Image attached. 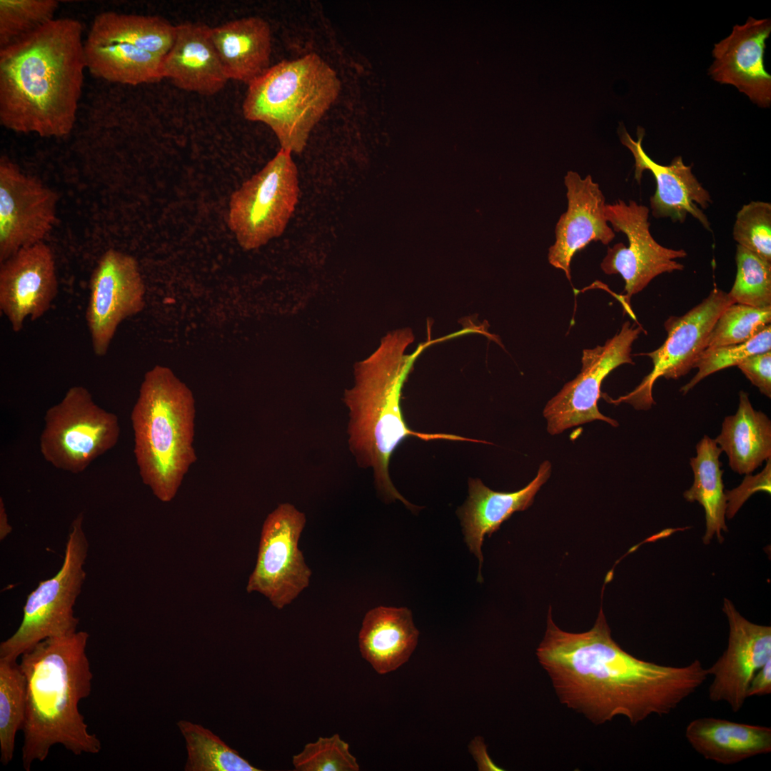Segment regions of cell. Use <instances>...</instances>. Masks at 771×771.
<instances>
[{"mask_svg": "<svg viewBox=\"0 0 771 771\" xmlns=\"http://www.w3.org/2000/svg\"><path fill=\"white\" fill-rule=\"evenodd\" d=\"M770 33V19L750 16L743 24L735 25L728 36L715 44L714 61L708 69L714 81L734 86L762 108L771 104V76L764 64Z\"/></svg>", "mask_w": 771, "mask_h": 771, "instance_id": "19", "label": "cell"}, {"mask_svg": "<svg viewBox=\"0 0 771 771\" xmlns=\"http://www.w3.org/2000/svg\"><path fill=\"white\" fill-rule=\"evenodd\" d=\"M84 26L54 18L0 49V124L61 138L74 128L86 70Z\"/></svg>", "mask_w": 771, "mask_h": 771, "instance_id": "2", "label": "cell"}, {"mask_svg": "<svg viewBox=\"0 0 771 771\" xmlns=\"http://www.w3.org/2000/svg\"><path fill=\"white\" fill-rule=\"evenodd\" d=\"M732 236L737 245L771 262V204L751 201L736 215Z\"/></svg>", "mask_w": 771, "mask_h": 771, "instance_id": "36", "label": "cell"}, {"mask_svg": "<svg viewBox=\"0 0 771 771\" xmlns=\"http://www.w3.org/2000/svg\"><path fill=\"white\" fill-rule=\"evenodd\" d=\"M145 286L136 260L119 250L106 251L90 278L86 321L94 353L106 355L121 323L144 306Z\"/></svg>", "mask_w": 771, "mask_h": 771, "instance_id": "14", "label": "cell"}, {"mask_svg": "<svg viewBox=\"0 0 771 771\" xmlns=\"http://www.w3.org/2000/svg\"><path fill=\"white\" fill-rule=\"evenodd\" d=\"M84 513L71 522L64 561L57 573L41 581L27 596L22 620L15 633L0 644V658L17 660L39 642L76 633L79 620L74 608L86 578L89 542Z\"/></svg>", "mask_w": 771, "mask_h": 771, "instance_id": "7", "label": "cell"}, {"mask_svg": "<svg viewBox=\"0 0 771 771\" xmlns=\"http://www.w3.org/2000/svg\"><path fill=\"white\" fill-rule=\"evenodd\" d=\"M714 440L726 453L730 468L740 475L752 474L771 458V421L753 408L748 393L742 390L736 413L724 418Z\"/></svg>", "mask_w": 771, "mask_h": 771, "instance_id": "26", "label": "cell"}, {"mask_svg": "<svg viewBox=\"0 0 771 771\" xmlns=\"http://www.w3.org/2000/svg\"><path fill=\"white\" fill-rule=\"evenodd\" d=\"M737 274L728 293L734 303L771 308V262L737 245Z\"/></svg>", "mask_w": 771, "mask_h": 771, "instance_id": "32", "label": "cell"}, {"mask_svg": "<svg viewBox=\"0 0 771 771\" xmlns=\"http://www.w3.org/2000/svg\"><path fill=\"white\" fill-rule=\"evenodd\" d=\"M722 611L729 624L727 646L709 668L712 702H725L734 712L741 710L755 672L771 659V627L751 623L725 598Z\"/></svg>", "mask_w": 771, "mask_h": 771, "instance_id": "16", "label": "cell"}, {"mask_svg": "<svg viewBox=\"0 0 771 771\" xmlns=\"http://www.w3.org/2000/svg\"><path fill=\"white\" fill-rule=\"evenodd\" d=\"M177 725L188 751L186 771H259L211 730L181 720Z\"/></svg>", "mask_w": 771, "mask_h": 771, "instance_id": "30", "label": "cell"}, {"mask_svg": "<svg viewBox=\"0 0 771 771\" xmlns=\"http://www.w3.org/2000/svg\"><path fill=\"white\" fill-rule=\"evenodd\" d=\"M737 366L762 394L771 398V351L750 356Z\"/></svg>", "mask_w": 771, "mask_h": 771, "instance_id": "39", "label": "cell"}, {"mask_svg": "<svg viewBox=\"0 0 771 771\" xmlns=\"http://www.w3.org/2000/svg\"><path fill=\"white\" fill-rule=\"evenodd\" d=\"M685 737L705 759L732 765L771 752V728L716 717H700L689 722Z\"/></svg>", "mask_w": 771, "mask_h": 771, "instance_id": "25", "label": "cell"}, {"mask_svg": "<svg viewBox=\"0 0 771 771\" xmlns=\"http://www.w3.org/2000/svg\"><path fill=\"white\" fill-rule=\"evenodd\" d=\"M620 142L633 153L635 159V178L640 183L644 171H650L656 181V190L650 199L652 215L670 218L682 223L688 214L711 231L710 223L702 210L709 207L712 198L692 172V166L684 163L681 156H675L668 165H660L645 152L642 141L644 128L638 126V141H635L621 123L618 129Z\"/></svg>", "mask_w": 771, "mask_h": 771, "instance_id": "18", "label": "cell"}, {"mask_svg": "<svg viewBox=\"0 0 771 771\" xmlns=\"http://www.w3.org/2000/svg\"><path fill=\"white\" fill-rule=\"evenodd\" d=\"M306 522L303 513L286 503L270 513L262 526L246 591L263 595L278 610L291 603L310 583L312 573L298 548Z\"/></svg>", "mask_w": 771, "mask_h": 771, "instance_id": "10", "label": "cell"}, {"mask_svg": "<svg viewBox=\"0 0 771 771\" xmlns=\"http://www.w3.org/2000/svg\"><path fill=\"white\" fill-rule=\"evenodd\" d=\"M296 771H358L360 766L349 745L338 734L306 744L292 759Z\"/></svg>", "mask_w": 771, "mask_h": 771, "instance_id": "37", "label": "cell"}, {"mask_svg": "<svg viewBox=\"0 0 771 771\" xmlns=\"http://www.w3.org/2000/svg\"><path fill=\"white\" fill-rule=\"evenodd\" d=\"M3 498H0V540H4L11 532Z\"/></svg>", "mask_w": 771, "mask_h": 771, "instance_id": "42", "label": "cell"}, {"mask_svg": "<svg viewBox=\"0 0 771 771\" xmlns=\"http://www.w3.org/2000/svg\"><path fill=\"white\" fill-rule=\"evenodd\" d=\"M131 420L141 480L169 503L197 459L193 393L171 369L156 366L144 376Z\"/></svg>", "mask_w": 771, "mask_h": 771, "instance_id": "5", "label": "cell"}, {"mask_svg": "<svg viewBox=\"0 0 771 771\" xmlns=\"http://www.w3.org/2000/svg\"><path fill=\"white\" fill-rule=\"evenodd\" d=\"M0 263V310L17 333L26 319L42 317L56 297L54 255L41 242L20 249Z\"/></svg>", "mask_w": 771, "mask_h": 771, "instance_id": "17", "label": "cell"}, {"mask_svg": "<svg viewBox=\"0 0 771 771\" xmlns=\"http://www.w3.org/2000/svg\"><path fill=\"white\" fill-rule=\"evenodd\" d=\"M643 331L640 326L625 322L620 331L603 346L584 349L580 373L567 383L560 391L550 400L543 410L548 421V431L556 435L571 427L595 420H603L612 426L618 421L603 415L598 410V400L601 397L604 378L617 367L630 363L632 346Z\"/></svg>", "mask_w": 771, "mask_h": 771, "instance_id": "13", "label": "cell"}, {"mask_svg": "<svg viewBox=\"0 0 771 771\" xmlns=\"http://www.w3.org/2000/svg\"><path fill=\"white\" fill-rule=\"evenodd\" d=\"M771 322V308H756L732 303L720 314L707 341L706 348L745 342Z\"/></svg>", "mask_w": 771, "mask_h": 771, "instance_id": "34", "label": "cell"}, {"mask_svg": "<svg viewBox=\"0 0 771 771\" xmlns=\"http://www.w3.org/2000/svg\"><path fill=\"white\" fill-rule=\"evenodd\" d=\"M211 34L229 80L248 85L271 66V30L265 19H234L211 27Z\"/></svg>", "mask_w": 771, "mask_h": 771, "instance_id": "24", "label": "cell"}, {"mask_svg": "<svg viewBox=\"0 0 771 771\" xmlns=\"http://www.w3.org/2000/svg\"><path fill=\"white\" fill-rule=\"evenodd\" d=\"M341 90L336 71L310 53L271 66L249 84L242 112L246 120L268 126L281 148L301 153Z\"/></svg>", "mask_w": 771, "mask_h": 771, "instance_id": "6", "label": "cell"}, {"mask_svg": "<svg viewBox=\"0 0 771 771\" xmlns=\"http://www.w3.org/2000/svg\"><path fill=\"white\" fill-rule=\"evenodd\" d=\"M734 303L727 293L715 287L699 304L681 316H670L664 323L667 338L656 350L639 356H647L652 362V369L631 392L611 399L613 404L628 403L637 410H649L655 404L652 388L660 377L677 380L688 373L702 352L706 348L708 336L722 311Z\"/></svg>", "mask_w": 771, "mask_h": 771, "instance_id": "11", "label": "cell"}, {"mask_svg": "<svg viewBox=\"0 0 771 771\" xmlns=\"http://www.w3.org/2000/svg\"><path fill=\"white\" fill-rule=\"evenodd\" d=\"M696 456L690 460L693 483L683 496L690 503L698 502L704 508L706 530L703 543L709 544L715 534L722 543L724 539L721 533L727 531L724 470L720 461L722 450L714 439L705 435L696 445Z\"/></svg>", "mask_w": 771, "mask_h": 771, "instance_id": "28", "label": "cell"}, {"mask_svg": "<svg viewBox=\"0 0 771 771\" xmlns=\"http://www.w3.org/2000/svg\"><path fill=\"white\" fill-rule=\"evenodd\" d=\"M89 33L130 44L163 58L173 43L176 25L157 16L105 11L95 17Z\"/></svg>", "mask_w": 771, "mask_h": 771, "instance_id": "29", "label": "cell"}, {"mask_svg": "<svg viewBox=\"0 0 771 771\" xmlns=\"http://www.w3.org/2000/svg\"><path fill=\"white\" fill-rule=\"evenodd\" d=\"M771 351V326L764 328L751 339L737 344L705 348L694 365L697 372L680 391L685 395L708 376L722 369L737 366L746 358Z\"/></svg>", "mask_w": 771, "mask_h": 771, "instance_id": "35", "label": "cell"}, {"mask_svg": "<svg viewBox=\"0 0 771 771\" xmlns=\"http://www.w3.org/2000/svg\"><path fill=\"white\" fill-rule=\"evenodd\" d=\"M564 183L568 208L555 225V241L548 249V258L570 281V263L575 253L591 241L608 245L615 234L608 223L605 198L590 174L582 178L577 172L569 171Z\"/></svg>", "mask_w": 771, "mask_h": 771, "instance_id": "20", "label": "cell"}, {"mask_svg": "<svg viewBox=\"0 0 771 771\" xmlns=\"http://www.w3.org/2000/svg\"><path fill=\"white\" fill-rule=\"evenodd\" d=\"M771 693V659L760 668L752 677L747 691V698L764 696Z\"/></svg>", "mask_w": 771, "mask_h": 771, "instance_id": "40", "label": "cell"}, {"mask_svg": "<svg viewBox=\"0 0 771 771\" xmlns=\"http://www.w3.org/2000/svg\"><path fill=\"white\" fill-rule=\"evenodd\" d=\"M650 209L630 200L621 199L606 204L605 216L615 232H623L628 240V246L618 243L608 247L600 263L608 275L620 274L625 281L623 296L626 310L630 313V298L642 291L659 275L682 271L684 266L676 259L685 258L683 249H672L657 243L650 231Z\"/></svg>", "mask_w": 771, "mask_h": 771, "instance_id": "12", "label": "cell"}, {"mask_svg": "<svg viewBox=\"0 0 771 771\" xmlns=\"http://www.w3.org/2000/svg\"><path fill=\"white\" fill-rule=\"evenodd\" d=\"M560 702L599 725L617 716L635 725L671 713L708 677L700 660L680 667L638 659L612 638L603 608L593 627L569 633L547 617L536 650Z\"/></svg>", "mask_w": 771, "mask_h": 771, "instance_id": "1", "label": "cell"}, {"mask_svg": "<svg viewBox=\"0 0 771 771\" xmlns=\"http://www.w3.org/2000/svg\"><path fill=\"white\" fill-rule=\"evenodd\" d=\"M84 51L86 70L104 81L137 86L163 79V58L130 44L88 33Z\"/></svg>", "mask_w": 771, "mask_h": 771, "instance_id": "27", "label": "cell"}, {"mask_svg": "<svg viewBox=\"0 0 771 771\" xmlns=\"http://www.w3.org/2000/svg\"><path fill=\"white\" fill-rule=\"evenodd\" d=\"M40 437L43 458L53 467L78 474L118 443V417L94 400L81 386L68 389L44 415Z\"/></svg>", "mask_w": 771, "mask_h": 771, "instance_id": "9", "label": "cell"}, {"mask_svg": "<svg viewBox=\"0 0 771 771\" xmlns=\"http://www.w3.org/2000/svg\"><path fill=\"white\" fill-rule=\"evenodd\" d=\"M418 635L409 609L376 607L367 612L363 620L358 634L359 650L376 672L384 675L409 660Z\"/></svg>", "mask_w": 771, "mask_h": 771, "instance_id": "23", "label": "cell"}, {"mask_svg": "<svg viewBox=\"0 0 771 771\" xmlns=\"http://www.w3.org/2000/svg\"><path fill=\"white\" fill-rule=\"evenodd\" d=\"M291 153L280 148L229 198L227 226L245 251L258 249L285 231L298 203V171Z\"/></svg>", "mask_w": 771, "mask_h": 771, "instance_id": "8", "label": "cell"}, {"mask_svg": "<svg viewBox=\"0 0 771 771\" xmlns=\"http://www.w3.org/2000/svg\"><path fill=\"white\" fill-rule=\"evenodd\" d=\"M758 491L771 493V458L766 460L763 470L757 475H745L742 483L737 488L725 491V516L732 518L743 503L753 493Z\"/></svg>", "mask_w": 771, "mask_h": 771, "instance_id": "38", "label": "cell"}, {"mask_svg": "<svg viewBox=\"0 0 771 771\" xmlns=\"http://www.w3.org/2000/svg\"><path fill=\"white\" fill-rule=\"evenodd\" d=\"M26 706V682L17 660L0 658V762L13 759L16 732L22 730Z\"/></svg>", "mask_w": 771, "mask_h": 771, "instance_id": "31", "label": "cell"}, {"mask_svg": "<svg viewBox=\"0 0 771 771\" xmlns=\"http://www.w3.org/2000/svg\"><path fill=\"white\" fill-rule=\"evenodd\" d=\"M448 338H429L407 354V348L415 340L412 329L403 328L388 333L373 353L355 363L353 386L343 394L349 411V448L358 464L373 469L377 490L386 502L400 500L411 510L418 508L400 495L390 478V459L397 447L408 437L426 441L480 442L454 434L415 431L404 419L400 397L414 363L429 346Z\"/></svg>", "mask_w": 771, "mask_h": 771, "instance_id": "3", "label": "cell"}, {"mask_svg": "<svg viewBox=\"0 0 771 771\" xmlns=\"http://www.w3.org/2000/svg\"><path fill=\"white\" fill-rule=\"evenodd\" d=\"M211 28L201 23L176 25L172 46L163 56V79L180 89L211 96L229 81L213 42Z\"/></svg>", "mask_w": 771, "mask_h": 771, "instance_id": "21", "label": "cell"}, {"mask_svg": "<svg viewBox=\"0 0 771 771\" xmlns=\"http://www.w3.org/2000/svg\"><path fill=\"white\" fill-rule=\"evenodd\" d=\"M56 0H1L0 49L54 19Z\"/></svg>", "mask_w": 771, "mask_h": 771, "instance_id": "33", "label": "cell"}, {"mask_svg": "<svg viewBox=\"0 0 771 771\" xmlns=\"http://www.w3.org/2000/svg\"><path fill=\"white\" fill-rule=\"evenodd\" d=\"M468 749L477 762L480 771H501V767L496 765L487 752V745L482 737H475L470 743Z\"/></svg>", "mask_w": 771, "mask_h": 771, "instance_id": "41", "label": "cell"}, {"mask_svg": "<svg viewBox=\"0 0 771 771\" xmlns=\"http://www.w3.org/2000/svg\"><path fill=\"white\" fill-rule=\"evenodd\" d=\"M86 631L51 638L21 655L19 666L26 682V706L22 731V764L44 762L52 746L60 744L75 755L97 754L101 743L88 731L79 702L91 691L93 674L86 655Z\"/></svg>", "mask_w": 771, "mask_h": 771, "instance_id": "4", "label": "cell"}, {"mask_svg": "<svg viewBox=\"0 0 771 771\" xmlns=\"http://www.w3.org/2000/svg\"><path fill=\"white\" fill-rule=\"evenodd\" d=\"M551 464L541 463L536 477L523 489L506 493L494 491L480 479L468 480V496L457 513L460 519L465 541L479 560L478 582H482L480 568L483 561L481 547L486 534L490 537L500 525L517 511L530 507L535 494L550 475Z\"/></svg>", "mask_w": 771, "mask_h": 771, "instance_id": "22", "label": "cell"}, {"mask_svg": "<svg viewBox=\"0 0 771 771\" xmlns=\"http://www.w3.org/2000/svg\"><path fill=\"white\" fill-rule=\"evenodd\" d=\"M57 193L0 158V263L21 248L44 242L56 221Z\"/></svg>", "mask_w": 771, "mask_h": 771, "instance_id": "15", "label": "cell"}]
</instances>
